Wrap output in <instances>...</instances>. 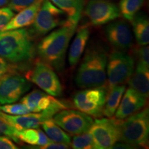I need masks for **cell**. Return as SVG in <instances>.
I'll return each mask as SVG.
<instances>
[{
	"instance_id": "obj_1",
	"label": "cell",
	"mask_w": 149,
	"mask_h": 149,
	"mask_svg": "<svg viewBox=\"0 0 149 149\" xmlns=\"http://www.w3.org/2000/svg\"><path fill=\"white\" fill-rule=\"evenodd\" d=\"M77 26L66 19L61 27L44 37L37 47L41 59L57 70H63L68 44Z\"/></svg>"
},
{
	"instance_id": "obj_2",
	"label": "cell",
	"mask_w": 149,
	"mask_h": 149,
	"mask_svg": "<svg viewBox=\"0 0 149 149\" xmlns=\"http://www.w3.org/2000/svg\"><path fill=\"white\" fill-rule=\"evenodd\" d=\"M107 54L103 49H89L76 74L75 83L77 86L88 88L103 86L107 79Z\"/></svg>"
},
{
	"instance_id": "obj_3",
	"label": "cell",
	"mask_w": 149,
	"mask_h": 149,
	"mask_svg": "<svg viewBox=\"0 0 149 149\" xmlns=\"http://www.w3.org/2000/svg\"><path fill=\"white\" fill-rule=\"evenodd\" d=\"M35 48L27 30L18 29L0 33V56L13 63L27 61L33 57Z\"/></svg>"
},
{
	"instance_id": "obj_4",
	"label": "cell",
	"mask_w": 149,
	"mask_h": 149,
	"mask_svg": "<svg viewBox=\"0 0 149 149\" xmlns=\"http://www.w3.org/2000/svg\"><path fill=\"white\" fill-rule=\"evenodd\" d=\"M149 136V111L146 108L120 123V141L131 146H146Z\"/></svg>"
},
{
	"instance_id": "obj_5",
	"label": "cell",
	"mask_w": 149,
	"mask_h": 149,
	"mask_svg": "<svg viewBox=\"0 0 149 149\" xmlns=\"http://www.w3.org/2000/svg\"><path fill=\"white\" fill-rule=\"evenodd\" d=\"M107 70L109 91L113 87L122 85L129 79L135 70V61L128 54L117 50L110 55Z\"/></svg>"
},
{
	"instance_id": "obj_6",
	"label": "cell",
	"mask_w": 149,
	"mask_h": 149,
	"mask_svg": "<svg viewBox=\"0 0 149 149\" xmlns=\"http://www.w3.org/2000/svg\"><path fill=\"white\" fill-rule=\"evenodd\" d=\"M108 89L104 86L86 88L74 95L73 103L78 111L94 117L103 115Z\"/></svg>"
},
{
	"instance_id": "obj_7",
	"label": "cell",
	"mask_w": 149,
	"mask_h": 149,
	"mask_svg": "<svg viewBox=\"0 0 149 149\" xmlns=\"http://www.w3.org/2000/svg\"><path fill=\"white\" fill-rule=\"evenodd\" d=\"M120 120L97 119L93 121L88 131L97 149L112 148L120 141Z\"/></svg>"
},
{
	"instance_id": "obj_8",
	"label": "cell",
	"mask_w": 149,
	"mask_h": 149,
	"mask_svg": "<svg viewBox=\"0 0 149 149\" xmlns=\"http://www.w3.org/2000/svg\"><path fill=\"white\" fill-rule=\"evenodd\" d=\"M65 13L49 0H43L42 5L33 23L34 31L40 36L47 34L52 30L63 25Z\"/></svg>"
},
{
	"instance_id": "obj_9",
	"label": "cell",
	"mask_w": 149,
	"mask_h": 149,
	"mask_svg": "<svg viewBox=\"0 0 149 149\" xmlns=\"http://www.w3.org/2000/svg\"><path fill=\"white\" fill-rule=\"evenodd\" d=\"M56 124L72 135H79L88 131L93 123L90 115L76 110L63 109L53 117Z\"/></svg>"
},
{
	"instance_id": "obj_10",
	"label": "cell",
	"mask_w": 149,
	"mask_h": 149,
	"mask_svg": "<svg viewBox=\"0 0 149 149\" xmlns=\"http://www.w3.org/2000/svg\"><path fill=\"white\" fill-rule=\"evenodd\" d=\"M31 80L50 95L59 97L63 89L58 77L52 67L44 61H37L31 72Z\"/></svg>"
},
{
	"instance_id": "obj_11",
	"label": "cell",
	"mask_w": 149,
	"mask_h": 149,
	"mask_svg": "<svg viewBox=\"0 0 149 149\" xmlns=\"http://www.w3.org/2000/svg\"><path fill=\"white\" fill-rule=\"evenodd\" d=\"M31 88L26 78L17 74L4 75L0 81V104L17 102Z\"/></svg>"
},
{
	"instance_id": "obj_12",
	"label": "cell",
	"mask_w": 149,
	"mask_h": 149,
	"mask_svg": "<svg viewBox=\"0 0 149 149\" xmlns=\"http://www.w3.org/2000/svg\"><path fill=\"white\" fill-rule=\"evenodd\" d=\"M93 24L101 26L120 17V9L109 0H90L84 10Z\"/></svg>"
},
{
	"instance_id": "obj_13",
	"label": "cell",
	"mask_w": 149,
	"mask_h": 149,
	"mask_svg": "<svg viewBox=\"0 0 149 149\" xmlns=\"http://www.w3.org/2000/svg\"><path fill=\"white\" fill-rule=\"evenodd\" d=\"M106 35L110 44L118 51H128L133 45L131 31L128 24L123 21L109 24L106 28Z\"/></svg>"
},
{
	"instance_id": "obj_14",
	"label": "cell",
	"mask_w": 149,
	"mask_h": 149,
	"mask_svg": "<svg viewBox=\"0 0 149 149\" xmlns=\"http://www.w3.org/2000/svg\"><path fill=\"white\" fill-rule=\"evenodd\" d=\"M117 108L115 115L117 120H123L130 115L137 113L146 104V98L133 90L128 88Z\"/></svg>"
},
{
	"instance_id": "obj_15",
	"label": "cell",
	"mask_w": 149,
	"mask_h": 149,
	"mask_svg": "<svg viewBox=\"0 0 149 149\" xmlns=\"http://www.w3.org/2000/svg\"><path fill=\"white\" fill-rule=\"evenodd\" d=\"M56 99L48 93L40 90H34L21 100V102L28 108L30 112L40 113L51 107Z\"/></svg>"
},
{
	"instance_id": "obj_16",
	"label": "cell",
	"mask_w": 149,
	"mask_h": 149,
	"mask_svg": "<svg viewBox=\"0 0 149 149\" xmlns=\"http://www.w3.org/2000/svg\"><path fill=\"white\" fill-rule=\"evenodd\" d=\"M42 1L43 0H39L30 6L19 11L17 15H14L13 17L11 19L3 31L22 29L33 24Z\"/></svg>"
},
{
	"instance_id": "obj_17",
	"label": "cell",
	"mask_w": 149,
	"mask_h": 149,
	"mask_svg": "<svg viewBox=\"0 0 149 149\" xmlns=\"http://www.w3.org/2000/svg\"><path fill=\"white\" fill-rule=\"evenodd\" d=\"M149 67L138 62L128 79L130 88L147 98L149 93Z\"/></svg>"
},
{
	"instance_id": "obj_18",
	"label": "cell",
	"mask_w": 149,
	"mask_h": 149,
	"mask_svg": "<svg viewBox=\"0 0 149 149\" xmlns=\"http://www.w3.org/2000/svg\"><path fill=\"white\" fill-rule=\"evenodd\" d=\"M89 36L90 31L88 27L83 26L78 30L75 37L70 45L68 53V62L70 66H74L79 62L85 50Z\"/></svg>"
},
{
	"instance_id": "obj_19",
	"label": "cell",
	"mask_w": 149,
	"mask_h": 149,
	"mask_svg": "<svg viewBox=\"0 0 149 149\" xmlns=\"http://www.w3.org/2000/svg\"><path fill=\"white\" fill-rule=\"evenodd\" d=\"M67 15V20L74 25L78 24L84 6V0H51Z\"/></svg>"
},
{
	"instance_id": "obj_20",
	"label": "cell",
	"mask_w": 149,
	"mask_h": 149,
	"mask_svg": "<svg viewBox=\"0 0 149 149\" xmlns=\"http://www.w3.org/2000/svg\"><path fill=\"white\" fill-rule=\"evenodd\" d=\"M136 41L139 46L148 45L149 43V22L143 13H138L131 22Z\"/></svg>"
},
{
	"instance_id": "obj_21",
	"label": "cell",
	"mask_w": 149,
	"mask_h": 149,
	"mask_svg": "<svg viewBox=\"0 0 149 149\" xmlns=\"http://www.w3.org/2000/svg\"><path fill=\"white\" fill-rule=\"evenodd\" d=\"M125 91V86L118 85L113 87L108 91L103 111L104 115L108 117H112L115 115Z\"/></svg>"
},
{
	"instance_id": "obj_22",
	"label": "cell",
	"mask_w": 149,
	"mask_h": 149,
	"mask_svg": "<svg viewBox=\"0 0 149 149\" xmlns=\"http://www.w3.org/2000/svg\"><path fill=\"white\" fill-rule=\"evenodd\" d=\"M42 126L44 132L51 141L70 145L71 139L69 135L57 125L53 118L44 121Z\"/></svg>"
},
{
	"instance_id": "obj_23",
	"label": "cell",
	"mask_w": 149,
	"mask_h": 149,
	"mask_svg": "<svg viewBox=\"0 0 149 149\" xmlns=\"http://www.w3.org/2000/svg\"><path fill=\"white\" fill-rule=\"evenodd\" d=\"M144 0H121L120 2V15L128 21L131 22L142 6Z\"/></svg>"
},
{
	"instance_id": "obj_24",
	"label": "cell",
	"mask_w": 149,
	"mask_h": 149,
	"mask_svg": "<svg viewBox=\"0 0 149 149\" xmlns=\"http://www.w3.org/2000/svg\"><path fill=\"white\" fill-rule=\"evenodd\" d=\"M70 144L74 149H96L93 136L89 131L76 135L72 138Z\"/></svg>"
},
{
	"instance_id": "obj_25",
	"label": "cell",
	"mask_w": 149,
	"mask_h": 149,
	"mask_svg": "<svg viewBox=\"0 0 149 149\" xmlns=\"http://www.w3.org/2000/svg\"><path fill=\"white\" fill-rule=\"evenodd\" d=\"M40 129L36 128H27L18 130L17 138L20 141L27 143L32 146H40Z\"/></svg>"
},
{
	"instance_id": "obj_26",
	"label": "cell",
	"mask_w": 149,
	"mask_h": 149,
	"mask_svg": "<svg viewBox=\"0 0 149 149\" xmlns=\"http://www.w3.org/2000/svg\"><path fill=\"white\" fill-rule=\"evenodd\" d=\"M18 130L14 128L13 126H11L9 123L5 120V119L1 116V111H0V135H4L8 137L15 142L19 143V139L17 138Z\"/></svg>"
},
{
	"instance_id": "obj_27",
	"label": "cell",
	"mask_w": 149,
	"mask_h": 149,
	"mask_svg": "<svg viewBox=\"0 0 149 149\" xmlns=\"http://www.w3.org/2000/svg\"><path fill=\"white\" fill-rule=\"evenodd\" d=\"M0 111L12 115H22L30 113V111L23 103L7 104L0 107Z\"/></svg>"
},
{
	"instance_id": "obj_28",
	"label": "cell",
	"mask_w": 149,
	"mask_h": 149,
	"mask_svg": "<svg viewBox=\"0 0 149 149\" xmlns=\"http://www.w3.org/2000/svg\"><path fill=\"white\" fill-rule=\"evenodd\" d=\"M39 0H9L8 7L14 12L19 13Z\"/></svg>"
},
{
	"instance_id": "obj_29",
	"label": "cell",
	"mask_w": 149,
	"mask_h": 149,
	"mask_svg": "<svg viewBox=\"0 0 149 149\" xmlns=\"http://www.w3.org/2000/svg\"><path fill=\"white\" fill-rule=\"evenodd\" d=\"M14 15V11L8 7L0 8V33L3 31L5 27Z\"/></svg>"
},
{
	"instance_id": "obj_30",
	"label": "cell",
	"mask_w": 149,
	"mask_h": 149,
	"mask_svg": "<svg viewBox=\"0 0 149 149\" xmlns=\"http://www.w3.org/2000/svg\"><path fill=\"white\" fill-rule=\"evenodd\" d=\"M141 46L137 52L138 62L149 67V48L147 45Z\"/></svg>"
},
{
	"instance_id": "obj_31",
	"label": "cell",
	"mask_w": 149,
	"mask_h": 149,
	"mask_svg": "<svg viewBox=\"0 0 149 149\" xmlns=\"http://www.w3.org/2000/svg\"><path fill=\"white\" fill-rule=\"evenodd\" d=\"M18 147L12 139L4 135H0V149H17Z\"/></svg>"
},
{
	"instance_id": "obj_32",
	"label": "cell",
	"mask_w": 149,
	"mask_h": 149,
	"mask_svg": "<svg viewBox=\"0 0 149 149\" xmlns=\"http://www.w3.org/2000/svg\"><path fill=\"white\" fill-rule=\"evenodd\" d=\"M69 148V145L64 144V143H59L55 142V141H51L48 144L45 145L44 146L39 147L38 148L42 149H67Z\"/></svg>"
},
{
	"instance_id": "obj_33",
	"label": "cell",
	"mask_w": 149,
	"mask_h": 149,
	"mask_svg": "<svg viewBox=\"0 0 149 149\" xmlns=\"http://www.w3.org/2000/svg\"><path fill=\"white\" fill-rule=\"evenodd\" d=\"M8 70V64L5 59L0 56V79L2 78Z\"/></svg>"
},
{
	"instance_id": "obj_34",
	"label": "cell",
	"mask_w": 149,
	"mask_h": 149,
	"mask_svg": "<svg viewBox=\"0 0 149 149\" xmlns=\"http://www.w3.org/2000/svg\"><path fill=\"white\" fill-rule=\"evenodd\" d=\"M9 0H0V7H2L3 6L8 3Z\"/></svg>"
},
{
	"instance_id": "obj_35",
	"label": "cell",
	"mask_w": 149,
	"mask_h": 149,
	"mask_svg": "<svg viewBox=\"0 0 149 149\" xmlns=\"http://www.w3.org/2000/svg\"><path fill=\"white\" fill-rule=\"evenodd\" d=\"M0 81H1V79H0ZM0 107H1V106H0Z\"/></svg>"
}]
</instances>
